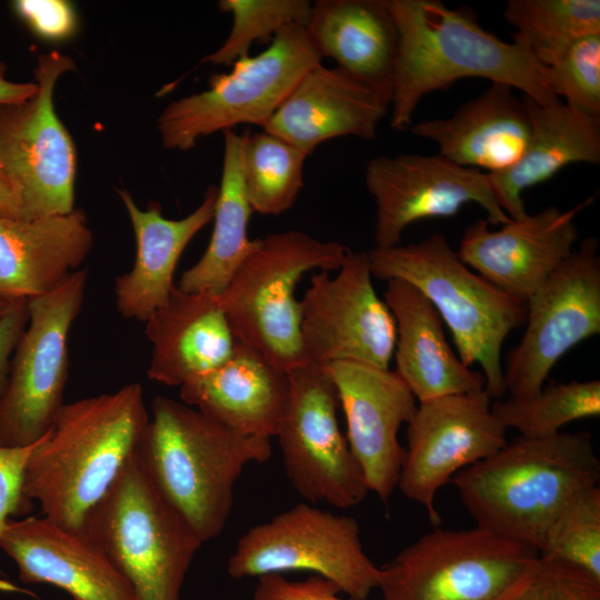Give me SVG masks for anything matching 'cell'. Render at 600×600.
<instances>
[{
	"instance_id": "ac0fdd59",
	"label": "cell",
	"mask_w": 600,
	"mask_h": 600,
	"mask_svg": "<svg viewBox=\"0 0 600 600\" xmlns=\"http://www.w3.org/2000/svg\"><path fill=\"white\" fill-rule=\"evenodd\" d=\"M342 408L349 448L368 491L387 503L398 486L404 448L398 433L413 418L418 401L394 371L338 361L326 366Z\"/></svg>"
},
{
	"instance_id": "9c48e42d",
	"label": "cell",
	"mask_w": 600,
	"mask_h": 600,
	"mask_svg": "<svg viewBox=\"0 0 600 600\" xmlns=\"http://www.w3.org/2000/svg\"><path fill=\"white\" fill-rule=\"evenodd\" d=\"M321 61L303 27H286L260 53L210 77L207 90L169 103L157 119L163 147L186 151L201 138L238 124L262 128Z\"/></svg>"
},
{
	"instance_id": "ffe728a7",
	"label": "cell",
	"mask_w": 600,
	"mask_h": 600,
	"mask_svg": "<svg viewBox=\"0 0 600 600\" xmlns=\"http://www.w3.org/2000/svg\"><path fill=\"white\" fill-rule=\"evenodd\" d=\"M0 549L17 564L24 583H46L74 600H138L127 578L84 532L44 516L9 520Z\"/></svg>"
},
{
	"instance_id": "3957f363",
	"label": "cell",
	"mask_w": 600,
	"mask_h": 600,
	"mask_svg": "<svg viewBox=\"0 0 600 600\" xmlns=\"http://www.w3.org/2000/svg\"><path fill=\"white\" fill-rule=\"evenodd\" d=\"M599 479L591 436L560 431L544 438L518 436L450 483L477 527L540 553L559 513Z\"/></svg>"
},
{
	"instance_id": "836d02e7",
	"label": "cell",
	"mask_w": 600,
	"mask_h": 600,
	"mask_svg": "<svg viewBox=\"0 0 600 600\" xmlns=\"http://www.w3.org/2000/svg\"><path fill=\"white\" fill-rule=\"evenodd\" d=\"M221 12L232 16V27L224 42L202 58L201 63L232 66L249 56L253 42L272 40L288 26L306 28L312 8L308 0H220Z\"/></svg>"
},
{
	"instance_id": "4dcf8cb0",
	"label": "cell",
	"mask_w": 600,
	"mask_h": 600,
	"mask_svg": "<svg viewBox=\"0 0 600 600\" xmlns=\"http://www.w3.org/2000/svg\"><path fill=\"white\" fill-rule=\"evenodd\" d=\"M513 42L546 68L576 40L600 33L599 0H509Z\"/></svg>"
},
{
	"instance_id": "5bb4252c",
	"label": "cell",
	"mask_w": 600,
	"mask_h": 600,
	"mask_svg": "<svg viewBox=\"0 0 600 600\" xmlns=\"http://www.w3.org/2000/svg\"><path fill=\"white\" fill-rule=\"evenodd\" d=\"M526 306V330L503 367L506 393L512 399L538 393L567 352L600 333L598 240L584 238Z\"/></svg>"
},
{
	"instance_id": "ba28073f",
	"label": "cell",
	"mask_w": 600,
	"mask_h": 600,
	"mask_svg": "<svg viewBox=\"0 0 600 600\" xmlns=\"http://www.w3.org/2000/svg\"><path fill=\"white\" fill-rule=\"evenodd\" d=\"M540 553L486 529L436 528L380 567L383 600H513Z\"/></svg>"
},
{
	"instance_id": "44dd1931",
	"label": "cell",
	"mask_w": 600,
	"mask_h": 600,
	"mask_svg": "<svg viewBox=\"0 0 600 600\" xmlns=\"http://www.w3.org/2000/svg\"><path fill=\"white\" fill-rule=\"evenodd\" d=\"M391 99L339 67L319 63L298 82L261 128L310 157L340 137L372 140L390 112Z\"/></svg>"
},
{
	"instance_id": "52a82bcc",
	"label": "cell",
	"mask_w": 600,
	"mask_h": 600,
	"mask_svg": "<svg viewBox=\"0 0 600 600\" xmlns=\"http://www.w3.org/2000/svg\"><path fill=\"white\" fill-rule=\"evenodd\" d=\"M83 532L110 558L138 600H181L203 542L130 458L84 521Z\"/></svg>"
},
{
	"instance_id": "1f68e13d",
	"label": "cell",
	"mask_w": 600,
	"mask_h": 600,
	"mask_svg": "<svg viewBox=\"0 0 600 600\" xmlns=\"http://www.w3.org/2000/svg\"><path fill=\"white\" fill-rule=\"evenodd\" d=\"M308 156L264 130L243 133L241 169L252 211L278 216L296 202Z\"/></svg>"
},
{
	"instance_id": "7a4b0ae2",
	"label": "cell",
	"mask_w": 600,
	"mask_h": 600,
	"mask_svg": "<svg viewBox=\"0 0 600 600\" xmlns=\"http://www.w3.org/2000/svg\"><path fill=\"white\" fill-rule=\"evenodd\" d=\"M399 31L390 126L408 129L421 99L463 78H483L520 90L534 102H561L548 69L517 43L483 29L462 9L439 0H387Z\"/></svg>"
},
{
	"instance_id": "74e56055",
	"label": "cell",
	"mask_w": 600,
	"mask_h": 600,
	"mask_svg": "<svg viewBox=\"0 0 600 600\" xmlns=\"http://www.w3.org/2000/svg\"><path fill=\"white\" fill-rule=\"evenodd\" d=\"M37 442L28 447L0 446V534L11 516L27 514L32 508L23 491V477Z\"/></svg>"
},
{
	"instance_id": "ab89813d",
	"label": "cell",
	"mask_w": 600,
	"mask_h": 600,
	"mask_svg": "<svg viewBox=\"0 0 600 600\" xmlns=\"http://www.w3.org/2000/svg\"><path fill=\"white\" fill-rule=\"evenodd\" d=\"M250 600H344L332 581L312 576L303 581H290L281 573L263 574Z\"/></svg>"
},
{
	"instance_id": "e0dca14e",
	"label": "cell",
	"mask_w": 600,
	"mask_h": 600,
	"mask_svg": "<svg viewBox=\"0 0 600 600\" xmlns=\"http://www.w3.org/2000/svg\"><path fill=\"white\" fill-rule=\"evenodd\" d=\"M364 183L376 203L377 248L399 244L410 224L456 216L467 203L480 206L490 226L511 221L497 202L488 172L440 153L374 157L367 163Z\"/></svg>"
},
{
	"instance_id": "7c38bea8",
	"label": "cell",
	"mask_w": 600,
	"mask_h": 600,
	"mask_svg": "<svg viewBox=\"0 0 600 600\" xmlns=\"http://www.w3.org/2000/svg\"><path fill=\"white\" fill-rule=\"evenodd\" d=\"M74 68L73 60L58 51L39 56L36 93L0 106V162L18 198L20 219L76 209V146L53 106L58 79Z\"/></svg>"
},
{
	"instance_id": "83f0119b",
	"label": "cell",
	"mask_w": 600,
	"mask_h": 600,
	"mask_svg": "<svg viewBox=\"0 0 600 600\" xmlns=\"http://www.w3.org/2000/svg\"><path fill=\"white\" fill-rule=\"evenodd\" d=\"M304 29L321 59L392 100L399 31L387 0H317Z\"/></svg>"
},
{
	"instance_id": "f35d334b",
	"label": "cell",
	"mask_w": 600,
	"mask_h": 600,
	"mask_svg": "<svg viewBox=\"0 0 600 600\" xmlns=\"http://www.w3.org/2000/svg\"><path fill=\"white\" fill-rule=\"evenodd\" d=\"M13 9L39 37L61 40L74 32L77 20L72 6L62 0H18Z\"/></svg>"
},
{
	"instance_id": "ee69618b",
	"label": "cell",
	"mask_w": 600,
	"mask_h": 600,
	"mask_svg": "<svg viewBox=\"0 0 600 600\" xmlns=\"http://www.w3.org/2000/svg\"><path fill=\"white\" fill-rule=\"evenodd\" d=\"M11 301L0 299V319L7 312Z\"/></svg>"
},
{
	"instance_id": "8d00e7d4",
	"label": "cell",
	"mask_w": 600,
	"mask_h": 600,
	"mask_svg": "<svg viewBox=\"0 0 600 600\" xmlns=\"http://www.w3.org/2000/svg\"><path fill=\"white\" fill-rule=\"evenodd\" d=\"M513 600H600V579L577 564L540 554Z\"/></svg>"
},
{
	"instance_id": "d590c367",
	"label": "cell",
	"mask_w": 600,
	"mask_h": 600,
	"mask_svg": "<svg viewBox=\"0 0 600 600\" xmlns=\"http://www.w3.org/2000/svg\"><path fill=\"white\" fill-rule=\"evenodd\" d=\"M547 69L559 100L577 112L600 118V33L576 40Z\"/></svg>"
},
{
	"instance_id": "d4e9b609",
	"label": "cell",
	"mask_w": 600,
	"mask_h": 600,
	"mask_svg": "<svg viewBox=\"0 0 600 600\" xmlns=\"http://www.w3.org/2000/svg\"><path fill=\"white\" fill-rule=\"evenodd\" d=\"M383 300L396 322L394 371L418 402L484 390L483 374L453 351L439 313L416 287L390 279Z\"/></svg>"
},
{
	"instance_id": "277c9868",
	"label": "cell",
	"mask_w": 600,
	"mask_h": 600,
	"mask_svg": "<svg viewBox=\"0 0 600 600\" xmlns=\"http://www.w3.org/2000/svg\"><path fill=\"white\" fill-rule=\"evenodd\" d=\"M136 457L204 543L222 532L236 483L247 466L269 460L271 442L238 433L184 402L156 396Z\"/></svg>"
},
{
	"instance_id": "d6986e66",
	"label": "cell",
	"mask_w": 600,
	"mask_h": 600,
	"mask_svg": "<svg viewBox=\"0 0 600 600\" xmlns=\"http://www.w3.org/2000/svg\"><path fill=\"white\" fill-rule=\"evenodd\" d=\"M592 197L570 209L548 207L491 230L479 219L464 230L461 261L502 292L524 304L573 251L576 217Z\"/></svg>"
},
{
	"instance_id": "4316f807",
	"label": "cell",
	"mask_w": 600,
	"mask_h": 600,
	"mask_svg": "<svg viewBox=\"0 0 600 600\" xmlns=\"http://www.w3.org/2000/svg\"><path fill=\"white\" fill-rule=\"evenodd\" d=\"M144 323L152 347L147 376L169 387L218 367L237 343L218 296L177 286Z\"/></svg>"
},
{
	"instance_id": "2e32d148",
	"label": "cell",
	"mask_w": 600,
	"mask_h": 600,
	"mask_svg": "<svg viewBox=\"0 0 600 600\" xmlns=\"http://www.w3.org/2000/svg\"><path fill=\"white\" fill-rule=\"evenodd\" d=\"M491 402L484 390L420 401L407 424L397 488L420 504L433 524L441 521L436 506L439 490L508 442Z\"/></svg>"
},
{
	"instance_id": "b9f144b4",
	"label": "cell",
	"mask_w": 600,
	"mask_h": 600,
	"mask_svg": "<svg viewBox=\"0 0 600 600\" xmlns=\"http://www.w3.org/2000/svg\"><path fill=\"white\" fill-rule=\"evenodd\" d=\"M6 74L7 66L0 60V106L22 101L36 93V82H13Z\"/></svg>"
},
{
	"instance_id": "f546056e",
	"label": "cell",
	"mask_w": 600,
	"mask_h": 600,
	"mask_svg": "<svg viewBox=\"0 0 600 600\" xmlns=\"http://www.w3.org/2000/svg\"><path fill=\"white\" fill-rule=\"evenodd\" d=\"M221 181L213 216V230L201 258L180 277L178 288L186 292L220 296L243 260L257 248L248 227L252 211L242 179L243 133L223 132Z\"/></svg>"
},
{
	"instance_id": "6da1fadb",
	"label": "cell",
	"mask_w": 600,
	"mask_h": 600,
	"mask_svg": "<svg viewBox=\"0 0 600 600\" xmlns=\"http://www.w3.org/2000/svg\"><path fill=\"white\" fill-rule=\"evenodd\" d=\"M149 419L138 382L64 403L27 461L26 497L52 522L83 532L87 516L136 453Z\"/></svg>"
},
{
	"instance_id": "60d3db41",
	"label": "cell",
	"mask_w": 600,
	"mask_h": 600,
	"mask_svg": "<svg viewBox=\"0 0 600 600\" xmlns=\"http://www.w3.org/2000/svg\"><path fill=\"white\" fill-rule=\"evenodd\" d=\"M28 300H12L0 319V400L3 396L16 346L28 323Z\"/></svg>"
},
{
	"instance_id": "484cf974",
	"label": "cell",
	"mask_w": 600,
	"mask_h": 600,
	"mask_svg": "<svg viewBox=\"0 0 600 600\" xmlns=\"http://www.w3.org/2000/svg\"><path fill=\"white\" fill-rule=\"evenodd\" d=\"M410 129L436 142L439 153L452 162L488 173L514 166L527 148L531 130L522 98L502 83H491L449 118L423 120Z\"/></svg>"
},
{
	"instance_id": "30bf717a",
	"label": "cell",
	"mask_w": 600,
	"mask_h": 600,
	"mask_svg": "<svg viewBox=\"0 0 600 600\" xmlns=\"http://www.w3.org/2000/svg\"><path fill=\"white\" fill-rule=\"evenodd\" d=\"M227 571L233 579L309 571L336 583L351 600H366L380 579V567L362 547L358 521L309 502L248 529Z\"/></svg>"
},
{
	"instance_id": "7402d4cb",
	"label": "cell",
	"mask_w": 600,
	"mask_h": 600,
	"mask_svg": "<svg viewBox=\"0 0 600 600\" xmlns=\"http://www.w3.org/2000/svg\"><path fill=\"white\" fill-rule=\"evenodd\" d=\"M182 402L244 436H277L289 397V376L237 341L218 367L180 386Z\"/></svg>"
},
{
	"instance_id": "e575fe53",
	"label": "cell",
	"mask_w": 600,
	"mask_h": 600,
	"mask_svg": "<svg viewBox=\"0 0 600 600\" xmlns=\"http://www.w3.org/2000/svg\"><path fill=\"white\" fill-rule=\"evenodd\" d=\"M540 554L577 564L600 579V488L577 494L559 513Z\"/></svg>"
},
{
	"instance_id": "4fadbf2b",
	"label": "cell",
	"mask_w": 600,
	"mask_h": 600,
	"mask_svg": "<svg viewBox=\"0 0 600 600\" xmlns=\"http://www.w3.org/2000/svg\"><path fill=\"white\" fill-rule=\"evenodd\" d=\"M288 376L289 397L276 438L289 482L309 503L359 504L369 491L341 431L327 368L308 363Z\"/></svg>"
},
{
	"instance_id": "cb8c5ba5",
	"label": "cell",
	"mask_w": 600,
	"mask_h": 600,
	"mask_svg": "<svg viewBox=\"0 0 600 600\" xmlns=\"http://www.w3.org/2000/svg\"><path fill=\"white\" fill-rule=\"evenodd\" d=\"M92 246L82 209L32 220L0 217V299L51 292L79 270Z\"/></svg>"
},
{
	"instance_id": "8992f818",
	"label": "cell",
	"mask_w": 600,
	"mask_h": 600,
	"mask_svg": "<svg viewBox=\"0 0 600 600\" xmlns=\"http://www.w3.org/2000/svg\"><path fill=\"white\" fill-rule=\"evenodd\" d=\"M350 249L287 230L259 238L224 291L220 306L237 341L280 370L308 364L300 336V300L294 292L309 271L338 270Z\"/></svg>"
},
{
	"instance_id": "d6a6232c",
	"label": "cell",
	"mask_w": 600,
	"mask_h": 600,
	"mask_svg": "<svg viewBox=\"0 0 600 600\" xmlns=\"http://www.w3.org/2000/svg\"><path fill=\"white\" fill-rule=\"evenodd\" d=\"M491 409L506 429L519 436L544 438L566 424L600 414V381H570L543 387L527 399H497Z\"/></svg>"
},
{
	"instance_id": "7bdbcfd3",
	"label": "cell",
	"mask_w": 600,
	"mask_h": 600,
	"mask_svg": "<svg viewBox=\"0 0 600 600\" xmlns=\"http://www.w3.org/2000/svg\"><path fill=\"white\" fill-rule=\"evenodd\" d=\"M0 217L20 219L19 201L0 162Z\"/></svg>"
},
{
	"instance_id": "f1b7e54d",
	"label": "cell",
	"mask_w": 600,
	"mask_h": 600,
	"mask_svg": "<svg viewBox=\"0 0 600 600\" xmlns=\"http://www.w3.org/2000/svg\"><path fill=\"white\" fill-rule=\"evenodd\" d=\"M530 120V138L510 169L489 173L494 197L511 220L527 214L522 192L572 163L600 162V118L568 108L542 106L522 96Z\"/></svg>"
},
{
	"instance_id": "9a60e30c",
	"label": "cell",
	"mask_w": 600,
	"mask_h": 600,
	"mask_svg": "<svg viewBox=\"0 0 600 600\" xmlns=\"http://www.w3.org/2000/svg\"><path fill=\"white\" fill-rule=\"evenodd\" d=\"M368 251H350L336 277L316 271L300 300V336L308 363L353 361L388 369L396 322L376 292Z\"/></svg>"
},
{
	"instance_id": "5b68a950",
	"label": "cell",
	"mask_w": 600,
	"mask_h": 600,
	"mask_svg": "<svg viewBox=\"0 0 600 600\" xmlns=\"http://www.w3.org/2000/svg\"><path fill=\"white\" fill-rule=\"evenodd\" d=\"M368 256L373 278L401 279L431 302L460 359L469 367L479 364L484 391L491 399H502V346L524 323L527 306L473 272L441 233L416 243L374 247Z\"/></svg>"
},
{
	"instance_id": "603a6c76",
	"label": "cell",
	"mask_w": 600,
	"mask_h": 600,
	"mask_svg": "<svg viewBox=\"0 0 600 600\" xmlns=\"http://www.w3.org/2000/svg\"><path fill=\"white\" fill-rule=\"evenodd\" d=\"M218 192L217 186H210L191 213L174 220L164 218L157 202L142 210L127 190H118L137 248L132 269L114 280L116 307L123 318L146 322L166 304L174 288L173 274L182 252L213 220Z\"/></svg>"
},
{
	"instance_id": "8fae6325",
	"label": "cell",
	"mask_w": 600,
	"mask_h": 600,
	"mask_svg": "<svg viewBox=\"0 0 600 600\" xmlns=\"http://www.w3.org/2000/svg\"><path fill=\"white\" fill-rule=\"evenodd\" d=\"M87 280V270L79 269L51 292L28 299V323L13 351L0 400V446H31L53 427L64 404L69 334Z\"/></svg>"
}]
</instances>
